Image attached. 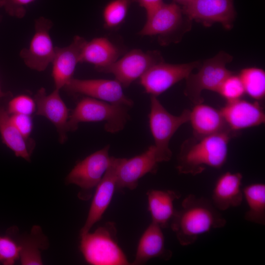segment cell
I'll list each match as a JSON object with an SVG mask.
<instances>
[{"label": "cell", "instance_id": "9", "mask_svg": "<svg viewBox=\"0 0 265 265\" xmlns=\"http://www.w3.org/2000/svg\"><path fill=\"white\" fill-rule=\"evenodd\" d=\"M53 22L41 17L35 21V33L28 48L21 50L20 55L28 68L39 72L45 71L53 59V46L50 31Z\"/></svg>", "mask_w": 265, "mask_h": 265}, {"label": "cell", "instance_id": "28", "mask_svg": "<svg viewBox=\"0 0 265 265\" xmlns=\"http://www.w3.org/2000/svg\"><path fill=\"white\" fill-rule=\"evenodd\" d=\"M131 2L128 0H111L103 11L104 26L113 28L120 26L125 20Z\"/></svg>", "mask_w": 265, "mask_h": 265}, {"label": "cell", "instance_id": "36", "mask_svg": "<svg viewBox=\"0 0 265 265\" xmlns=\"http://www.w3.org/2000/svg\"><path fill=\"white\" fill-rule=\"evenodd\" d=\"M5 95V93L3 92L1 90V88H0V99L2 97H3V96H4Z\"/></svg>", "mask_w": 265, "mask_h": 265}, {"label": "cell", "instance_id": "21", "mask_svg": "<svg viewBox=\"0 0 265 265\" xmlns=\"http://www.w3.org/2000/svg\"><path fill=\"white\" fill-rule=\"evenodd\" d=\"M194 105L190 110L189 119L194 136L203 137L230 130L220 110L203 103Z\"/></svg>", "mask_w": 265, "mask_h": 265}, {"label": "cell", "instance_id": "1", "mask_svg": "<svg viewBox=\"0 0 265 265\" xmlns=\"http://www.w3.org/2000/svg\"><path fill=\"white\" fill-rule=\"evenodd\" d=\"M226 223V219L211 201L189 194L183 200L181 208L176 210L171 228L179 243L188 246L200 235L213 229L222 228Z\"/></svg>", "mask_w": 265, "mask_h": 265}, {"label": "cell", "instance_id": "4", "mask_svg": "<svg viewBox=\"0 0 265 265\" xmlns=\"http://www.w3.org/2000/svg\"><path fill=\"white\" fill-rule=\"evenodd\" d=\"M80 237V250L89 264L130 265L118 244L117 230L113 222H108L93 233L89 232Z\"/></svg>", "mask_w": 265, "mask_h": 265}, {"label": "cell", "instance_id": "6", "mask_svg": "<svg viewBox=\"0 0 265 265\" xmlns=\"http://www.w3.org/2000/svg\"><path fill=\"white\" fill-rule=\"evenodd\" d=\"M232 58L228 53L220 52L205 60L197 73H191L186 79L185 95L195 105L203 103L201 96L203 90L217 92L224 79L233 73L226 67Z\"/></svg>", "mask_w": 265, "mask_h": 265}, {"label": "cell", "instance_id": "10", "mask_svg": "<svg viewBox=\"0 0 265 265\" xmlns=\"http://www.w3.org/2000/svg\"><path fill=\"white\" fill-rule=\"evenodd\" d=\"M199 61L173 64L163 61L151 67L139 79L145 91L157 97L180 80L186 79L196 68Z\"/></svg>", "mask_w": 265, "mask_h": 265}, {"label": "cell", "instance_id": "34", "mask_svg": "<svg viewBox=\"0 0 265 265\" xmlns=\"http://www.w3.org/2000/svg\"><path fill=\"white\" fill-rule=\"evenodd\" d=\"M131 3L136 2L144 8L146 12L151 10L163 3L162 0H128Z\"/></svg>", "mask_w": 265, "mask_h": 265}, {"label": "cell", "instance_id": "31", "mask_svg": "<svg viewBox=\"0 0 265 265\" xmlns=\"http://www.w3.org/2000/svg\"><path fill=\"white\" fill-rule=\"evenodd\" d=\"M7 111L10 114L31 115L36 111V104L34 99L27 95H18L9 102Z\"/></svg>", "mask_w": 265, "mask_h": 265}, {"label": "cell", "instance_id": "24", "mask_svg": "<svg viewBox=\"0 0 265 265\" xmlns=\"http://www.w3.org/2000/svg\"><path fill=\"white\" fill-rule=\"evenodd\" d=\"M0 134L2 142L15 154L29 161L31 152L27 140L21 134L12 122L10 114L3 107H0Z\"/></svg>", "mask_w": 265, "mask_h": 265}, {"label": "cell", "instance_id": "35", "mask_svg": "<svg viewBox=\"0 0 265 265\" xmlns=\"http://www.w3.org/2000/svg\"><path fill=\"white\" fill-rule=\"evenodd\" d=\"M192 0H173V2L177 4H180L185 6Z\"/></svg>", "mask_w": 265, "mask_h": 265}, {"label": "cell", "instance_id": "26", "mask_svg": "<svg viewBox=\"0 0 265 265\" xmlns=\"http://www.w3.org/2000/svg\"><path fill=\"white\" fill-rule=\"evenodd\" d=\"M243 198L247 204L248 210L244 214V219L257 224L265 225V185L255 183L242 188Z\"/></svg>", "mask_w": 265, "mask_h": 265}, {"label": "cell", "instance_id": "22", "mask_svg": "<svg viewBox=\"0 0 265 265\" xmlns=\"http://www.w3.org/2000/svg\"><path fill=\"white\" fill-rule=\"evenodd\" d=\"M119 55V50L108 39L97 37L86 41L81 52L80 62L91 64L99 71L116 61Z\"/></svg>", "mask_w": 265, "mask_h": 265}, {"label": "cell", "instance_id": "18", "mask_svg": "<svg viewBox=\"0 0 265 265\" xmlns=\"http://www.w3.org/2000/svg\"><path fill=\"white\" fill-rule=\"evenodd\" d=\"M86 42L83 37L77 35L72 43L64 47H55V52L52 62V77L55 88H64L73 78L77 64L80 62L82 49Z\"/></svg>", "mask_w": 265, "mask_h": 265}, {"label": "cell", "instance_id": "12", "mask_svg": "<svg viewBox=\"0 0 265 265\" xmlns=\"http://www.w3.org/2000/svg\"><path fill=\"white\" fill-rule=\"evenodd\" d=\"M183 14L189 20L210 26L220 23L224 28H232L236 11L233 0H193L182 8Z\"/></svg>", "mask_w": 265, "mask_h": 265}, {"label": "cell", "instance_id": "17", "mask_svg": "<svg viewBox=\"0 0 265 265\" xmlns=\"http://www.w3.org/2000/svg\"><path fill=\"white\" fill-rule=\"evenodd\" d=\"M220 110L228 128L236 132L265 123L264 111L257 102L239 99L227 102Z\"/></svg>", "mask_w": 265, "mask_h": 265}, {"label": "cell", "instance_id": "2", "mask_svg": "<svg viewBox=\"0 0 265 265\" xmlns=\"http://www.w3.org/2000/svg\"><path fill=\"white\" fill-rule=\"evenodd\" d=\"M236 133L227 130L203 137L193 136L185 140L177 157L178 172L195 176L208 167L221 168L227 160L229 142Z\"/></svg>", "mask_w": 265, "mask_h": 265}, {"label": "cell", "instance_id": "5", "mask_svg": "<svg viewBox=\"0 0 265 265\" xmlns=\"http://www.w3.org/2000/svg\"><path fill=\"white\" fill-rule=\"evenodd\" d=\"M189 112L190 110L186 109L180 115H174L164 108L157 97L151 96L149 122L159 162L171 159L169 142L178 129L189 121Z\"/></svg>", "mask_w": 265, "mask_h": 265}, {"label": "cell", "instance_id": "16", "mask_svg": "<svg viewBox=\"0 0 265 265\" xmlns=\"http://www.w3.org/2000/svg\"><path fill=\"white\" fill-rule=\"evenodd\" d=\"M59 90L54 89L48 94L44 88H40L34 97L36 115L43 116L56 129L60 143L67 138V124L69 117L68 108L61 98Z\"/></svg>", "mask_w": 265, "mask_h": 265}, {"label": "cell", "instance_id": "25", "mask_svg": "<svg viewBox=\"0 0 265 265\" xmlns=\"http://www.w3.org/2000/svg\"><path fill=\"white\" fill-rule=\"evenodd\" d=\"M16 240L21 248L20 260L22 265H43L41 251L48 247V242L40 226H34L29 235Z\"/></svg>", "mask_w": 265, "mask_h": 265}, {"label": "cell", "instance_id": "29", "mask_svg": "<svg viewBox=\"0 0 265 265\" xmlns=\"http://www.w3.org/2000/svg\"><path fill=\"white\" fill-rule=\"evenodd\" d=\"M217 93L227 102L241 99L245 91L239 75L232 73L227 76L220 85Z\"/></svg>", "mask_w": 265, "mask_h": 265}, {"label": "cell", "instance_id": "20", "mask_svg": "<svg viewBox=\"0 0 265 265\" xmlns=\"http://www.w3.org/2000/svg\"><path fill=\"white\" fill-rule=\"evenodd\" d=\"M162 229L152 221L139 239L132 265H142L155 258L169 260L171 257V251L165 246Z\"/></svg>", "mask_w": 265, "mask_h": 265}, {"label": "cell", "instance_id": "11", "mask_svg": "<svg viewBox=\"0 0 265 265\" xmlns=\"http://www.w3.org/2000/svg\"><path fill=\"white\" fill-rule=\"evenodd\" d=\"M67 91L85 95L113 104L132 107V100L126 96L122 85L115 79L82 80L72 78L64 87Z\"/></svg>", "mask_w": 265, "mask_h": 265}, {"label": "cell", "instance_id": "13", "mask_svg": "<svg viewBox=\"0 0 265 265\" xmlns=\"http://www.w3.org/2000/svg\"><path fill=\"white\" fill-rule=\"evenodd\" d=\"M159 163L154 145H151L142 154L132 158H118L117 189H135L139 180L144 175L156 173Z\"/></svg>", "mask_w": 265, "mask_h": 265}, {"label": "cell", "instance_id": "7", "mask_svg": "<svg viewBox=\"0 0 265 265\" xmlns=\"http://www.w3.org/2000/svg\"><path fill=\"white\" fill-rule=\"evenodd\" d=\"M109 145L95 152L79 161L65 178L67 185L73 184L80 189L78 197L90 199L107 169L113 157L109 154Z\"/></svg>", "mask_w": 265, "mask_h": 265}, {"label": "cell", "instance_id": "27", "mask_svg": "<svg viewBox=\"0 0 265 265\" xmlns=\"http://www.w3.org/2000/svg\"><path fill=\"white\" fill-rule=\"evenodd\" d=\"M245 93L256 100L263 99L265 95V72L259 68L250 67L241 70L238 74Z\"/></svg>", "mask_w": 265, "mask_h": 265}, {"label": "cell", "instance_id": "3", "mask_svg": "<svg viewBox=\"0 0 265 265\" xmlns=\"http://www.w3.org/2000/svg\"><path fill=\"white\" fill-rule=\"evenodd\" d=\"M130 107L85 97L77 104L67 124V131L74 132L82 122H105V130L109 133L122 130L130 118Z\"/></svg>", "mask_w": 265, "mask_h": 265}, {"label": "cell", "instance_id": "8", "mask_svg": "<svg viewBox=\"0 0 265 265\" xmlns=\"http://www.w3.org/2000/svg\"><path fill=\"white\" fill-rule=\"evenodd\" d=\"M161 61L162 57L157 51L144 52L134 49L98 71L112 74L123 87H127L140 79L153 66Z\"/></svg>", "mask_w": 265, "mask_h": 265}, {"label": "cell", "instance_id": "19", "mask_svg": "<svg viewBox=\"0 0 265 265\" xmlns=\"http://www.w3.org/2000/svg\"><path fill=\"white\" fill-rule=\"evenodd\" d=\"M242 175L226 172L216 180L212 190L211 202L219 211L240 206L243 199Z\"/></svg>", "mask_w": 265, "mask_h": 265}, {"label": "cell", "instance_id": "23", "mask_svg": "<svg viewBox=\"0 0 265 265\" xmlns=\"http://www.w3.org/2000/svg\"><path fill=\"white\" fill-rule=\"evenodd\" d=\"M146 195L152 221L162 228H166L176 210L174 202L180 198V194L172 190L152 189L147 191Z\"/></svg>", "mask_w": 265, "mask_h": 265}, {"label": "cell", "instance_id": "15", "mask_svg": "<svg viewBox=\"0 0 265 265\" xmlns=\"http://www.w3.org/2000/svg\"><path fill=\"white\" fill-rule=\"evenodd\" d=\"M118 158L112 157L111 162L93 193L86 221L80 231V236L89 232L99 221L109 206L116 187Z\"/></svg>", "mask_w": 265, "mask_h": 265}, {"label": "cell", "instance_id": "14", "mask_svg": "<svg viewBox=\"0 0 265 265\" xmlns=\"http://www.w3.org/2000/svg\"><path fill=\"white\" fill-rule=\"evenodd\" d=\"M184 15L179 5L173 2L162 3L146 12V22L139 34L143 36H168L181 28Z\"/></svg>", "mask_w": 265, "mask_h": 265}, {"label": "cell", "instance_id": "30", "mask_svg": "<svg viewBox=\"0 0 265 265\" xmlns=\"http://www.w3.org/2000/svg\"><path fill=\"white\" fill-rule=\"evenodd\" d=\"M21 246L12 236L0 235V263L12 265L19 259Z\"/></svg>", "mask_w": 265, "mask_h": 265}, {"label": "cell", "instance_id": "32", "mask_svg": "<svg viewBox=\"0 0 265 265\" xmlns=\"http://www.w3.org/2000/svg\"><path fill=\"white\" fill-rule=\"evenodd\" d=\"M35 0H0V6L4 8L10 15L23 18L26 13V6Z\"/></svg>", "mask_w": 265, "mask_h": 265}, {"label": "cell", "instance_id": "33", "mask_svg": "<svg viewBox=\"0 0 265 265\" xmlns=\"http://www.w3.org/2000/svg\"><path fill=\"white\" fill-rule=\"evenodd\" d=\"M10 117L19 132L27 140L30 136L33 125L31 115L10 114Z\"/></svg>", "mask_w": 265, "mask_h": 265}]
</instances>
